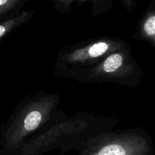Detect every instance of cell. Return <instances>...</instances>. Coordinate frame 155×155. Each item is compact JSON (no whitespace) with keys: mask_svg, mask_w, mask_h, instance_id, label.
Returning a JSON list of instances; mask_svg holds the SVG:
<instances>
[{"mask_svg":"<svg viewBox=\"0 0 155 155\" xmlns=\"http://www.w3.org/2000/svg\"><path fill=\"white\" fill-rule=\"evenodd\" d=\"M55 103L54 97L45 96L24 105L12 117L6 128L2 138L3 146L11 150L21 147L27 137L47 121Z\"/></svg>","mask_w":155,"mask_h":155,"instance_id":"obj_1","label":"cell"},{"mask_svg":"<svg viewBox=\"0 0 155 155\" xmlns=\"http://www.w3.org/2000/svg\"><path fill=\"white\" fill-rule=\"evenodd\" d=\"M151 144L134 133L110 136L87 146L80 155H151Z\"/></svg>","mask_w":155,"mask_h":155,"instance_id":"obj_2","label":"cell"},{"mask_svg":"<svg viewBox=\"0 0 155 155\" xmlns=\"http://www.w3.org/2000/svg\"><path fill=\"white\" fill-rule=\"evenodd\" d=\"M123 47L121 42L112 39H103L89 43L82 46L71 47L61 54L58 62L71 68L95 65L109 53Z\"/></svg>","mask_w":155,"mask_h":155,"instance_id":"obj_3","label":"cell"},{"mask_svg":"<svg viewBox=\"0 0 155 155\" xmlns=\"http://www.w3.org/2000/svg\"><path fill=\"white\" fill-rule=\"evenodd\" d=\"M123 49L109 53L96 66L88 70L90 71L89 77L95 81H105L123 78L129 75L133 68L127 53Z\"/></svg>","mask_w":155,"mask_h":155,"instance_id":"obj_4","label":"cell"},{"mask_svg":"<svg viewBox=\"0 0 155 155\" xmlns=\"http://www.w3.org/2000/svg\"><path fill=\"white\" fill-rule=\"evenodd\" d=\"M32 14L33 12H24L15 16V18L0 23V39L4 37L17 27L28 21L29 18L32 16Z\"/></svg>","mask_w":155,"mask_h":155,"instance_id":"obj_5","label":"cell"},{"mask_svg":"<svg viewBox=\"0 0 155 155\" xmlns=\"http://www.w3.org/2000/svg\"><path fill=\"white\" fill-rule=\"evenodd\" d=\"M141 35L145 39L151 41L153 44L155 41V15L154 11H151L144 18L141 24Z\"/></svg>","mask_w":155,"mask_h":155,"instance_id":"obj_6","label":"cell"},{"mask_svg":"<svg viewBox=\"0 0 155 155\" xmlns=\"http://www.w3.org/2000/svg\"><path fill=\"white\" fill-rule=\"evenodd\" d=\"M20 0H0V15L13 9Z\"/></svg>","mask_w":155,"mask_h":155,"instance_id":"obj_7","label":"cell"},{"mask_svg":"<svg viewBox=\"0 0 155 155\" xmlns=\"http://www.w3.org/2000/svg\"><path fill=\"white\" fill-rule=\"evenodd\" d=\"M86 1H93L95 0H56V2L58 5L61 6L63 8H68L74 2H86Z\"/></svg>","mask_w":155,"mask_h":155,"instance_id":"obj_8","label":"cell"},{"mask_svg":"<svg viewBox=\"0 0 155 155\" xmlns=\"http://www.w3.org/2000/svg\"><path fill=\"white\" fill-rule=\"evenodd\" d=\"M123 1H124V3L126 5V7H127L129 10H130V9H132L133 6L134 5L136 0H123Z\"/></svg>","mask_w":155,"mask_h":155,"instance_id":"obj_9","label":"cell"}]
</instances>
